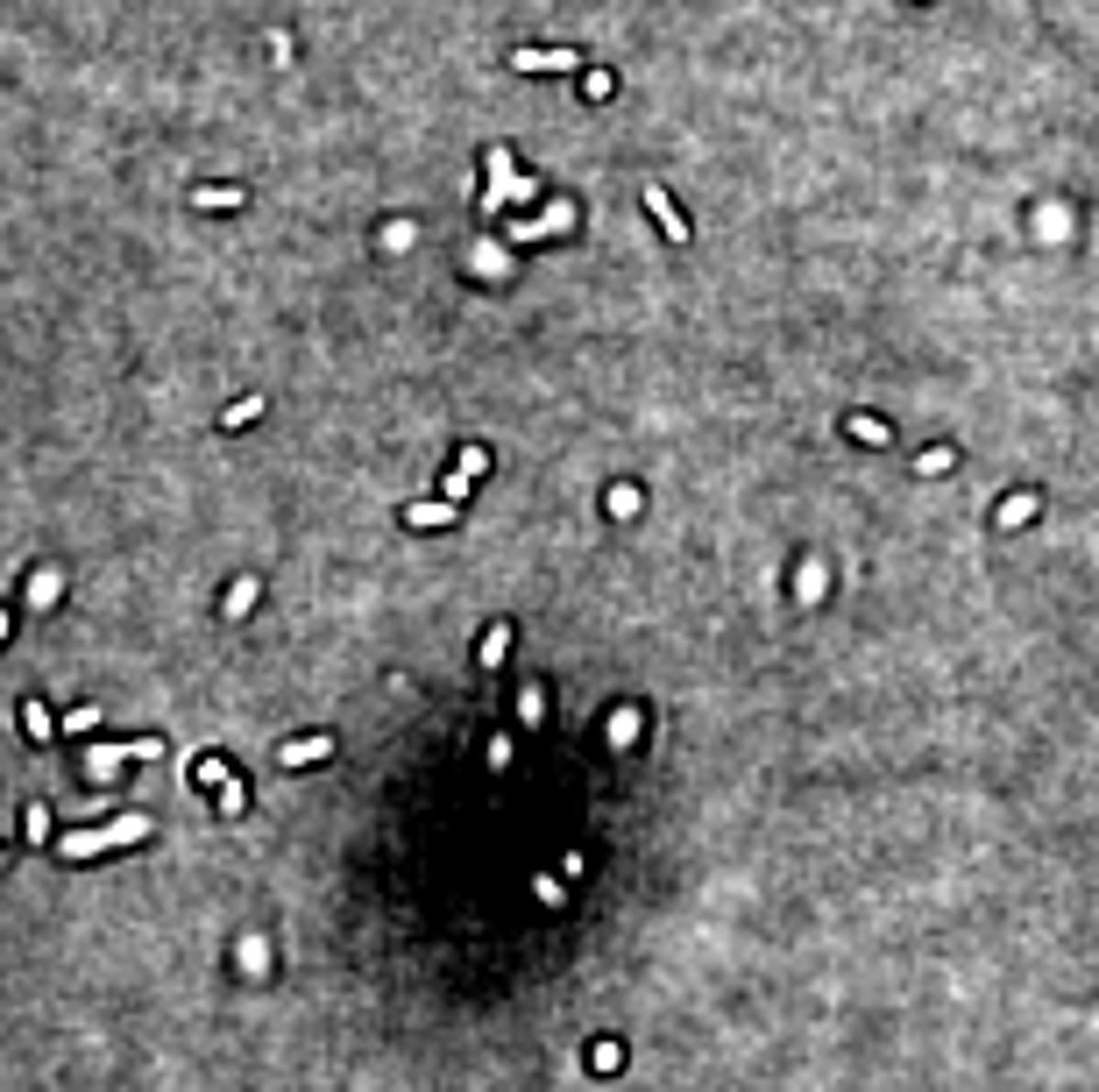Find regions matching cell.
I'll return each instance as SVG.
<instances>
[{
	"label": "cell",
	"instance_id": "cell-1",
	"mask_svg": "<svg viewBox=\"0 0 1099 1092\" xmlns=\"http://www.w3.org/2000/svg\"><path fill=\"white\" fill-rule=\"evenodd\" d=\"M149 837V816H128V823H100V830H71L64 837V858L79 866V858H93V852H114V844H142Z\"/></svg>",
	"mask_w": 1099,
	"mask_h": 1092
},
{
	"label": "cell",
	"instance_id": "cell-2",
	"mask_svg": "<svg viewBox=\"0 0 1099 1092\" xmlns=\"http://www.w3.org/2000/svg\"><path fill=\"white\" fill-rule=\"evenodd\" d=\"M511 64L518 72H567V64H582V50H518Z\"/></svg>",
	"mask_w": 1099,
	"mask_h": 1092
},
{
	"label": "cell",
	"instance_id": "cell-3",
	"mask_svg": "<svg viewBox=\"0 0 1099 1092\" xmlns=\"http://www.w3.org/2000/svg\"><path fill=\"white\" fill-rule=\"evenodd\" d=\"M326 738H298V745H284V767H305V759H326Z\"/></svg>",
	"mask_w": 1099,
	"mask_h": 1092
},
{
	"label": "cell",
	"instance_id": "cell-4",
	"mask_svg": "<svg viewBox=\"0 0 1099 1092\" xmlns=\"http://www.w3.org/2000/svg\"><path fill=\"white\" fill-rule=\"evenodd\" d=\"M645 206H653V214H660V227H667L674 241L688 235V227H681V214H674V206H667V192H645Z\"/></svg>",
	"mask_w": 1099,
	"mask_h": 1092
},
{
	"label": "cell",
	"instance_id": "cell-5",
	"mask_svg": "<svg viewBox=\"0 0 1099 1092\" xmlns=\"http://www.w3.org/2000/svg\"><path fill=\"white\" fill-rule=\"evenodd\" d=\"M57 582H64V575H50V568H43V575H36V589H28V603H36V611H50V603H57Z\"/></svg>",
	"mask_w": 1099,
	"mask_h": 1092
},
{
	"label": "cell",
	"instance_id": "cell-6",
	"mask_svg": "<svg viewBox=\"0 0 1099 1092\" xmlns=\"http://www.w3.org/2000/svg\"><path fill=\"white\" fill-rule=\"evenodd\" d=\"M404 518H412V525H447V518H455V504H412Z\"/></svg>",
	"mask_w": 1099,
	"mask_h": 1092
},
{
	"label": "cell",
	"instance_id": "cell-7",
	"mask_svg": "<svg viewBox=\"0 0 1099 1092\" xmlns=\"http://www.w3.org/2000/svg\"><path fill=\"white\" fill-rule=\"evenodd\" d=\"M22 723H28V738H50V731H57V723H50V710H43V702H28V710H22Z\"/></svg>",
	"mask_w": 1099,
	"mask_h": 1092
},
{
	"label": "cell",
	"instance_id": "cell-8",
	"mask_svg": "<svg viewBox=\"0 0 1099 1092\" xmlns=\"http://www.w3.org/2000/svg\"><path fill=\"white\" fill-rule=\"evenodd\" d=\"M220 809H235V816L248 809V788H242V780H227V788H220Z\"/></svg>",
	"mask_w": 1099,
	"mask_h": 1092
},
{
	"label": "cell",
	"instance_id": "cell-9",
	"mask_svg": "<svg viewBox=\"0 0 1099 1092\" xmlns=\"http://www.w3.org/2000/svg\"><path fill=\"white\" fill-rule=\"evenodd\" d=\"M248 603H256V582H235V589H227V611H235V617H242Z\"/></svg>",
	"mask_w": 1099,
	"mask_h": 1092
},
{
	"label": "cell",
	"instance_id": "cell-10",
	"mask_svg": "<svg viewBox=\"0 0 1099 1092\" xmlns=\"http://www.w3.org/2000/svg\"><path fill=\"white\" fill-rule=\"evenodd\" d=\"M0 639H7V611H0Z\"/></svg>",
	"mask_w": 1099,
	"mask_h": 1092
},
{
	"label": "cell",
	"instance_id": "cell-11",
	"mask_svg": "<svg viewBox=\"0 0 1099 1092\" xmlns=\"http://www.w3.org/2000/svg\"><path fill=\"white\" fill-rule=\"evenodd\" d=\"M0 866H7V852H0Z\"/></svg>",
	"mask_w": 1099,
	"mask_h": 1092
}]
</instances>
